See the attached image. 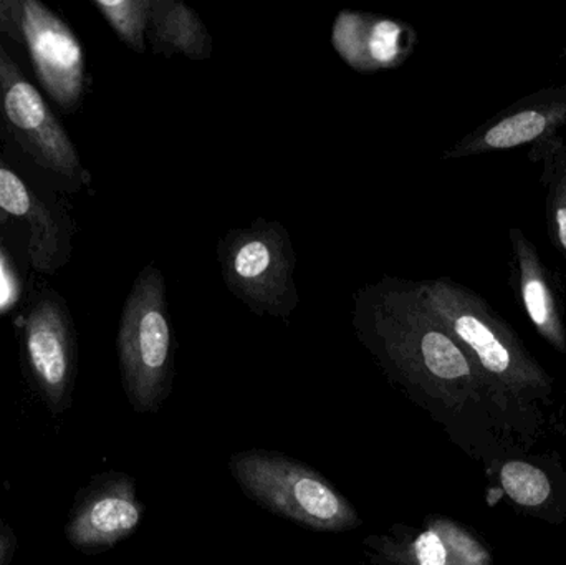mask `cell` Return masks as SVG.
<instances>
[{"label": "cell", "instance_id": "cell-18", "mask_svg": "<svg viewBox=\"0 0 566 565\" xmlns=\"http://www.w3.org/2000/svg\"><path fill=\"white\" fill-rule=\"evenodd\" d=\"M0 209L15 218L30 219L33 224L32 249L42 251L43 228H46L42 219L43 215H40L39 208L33 205L32 192L29 191L25 182L2 165H0Z\"/></svg>", "mask_w": 566, "mask_h": 565}, {"label": "cell", "instance_id": "cell-1", "mask_svg": "<svg viewBox=\"0 0 566 565\" xmlns=\"http://www.w3.org/2000/svg\"><path fill=\"white\" fill-rule=\"evenodd\" d=\"M352 324L382 374L444 423L491 391L478 364L426 307L416 281L382 278L355 294Z\"/></svg>", "mask_w": 566, "mask_h": 565}, {"label": "cell", "instance_id": "cell-6", "mask_svg": "<svg viewBox=\"0 0 566 565\" xmlns=\"http://www.w3.org/2000/svg\"><path fill=\"white\" fill-rule=\"evenodd\" d=\"M0 33L25 43L36 79L60 106L76 105L85 59L75 33L55 12L36 0H0Z\"/></svg>", "mask_w": 566, "mask_h": 565}, {"label": "cell", "instance_id": "cell-14", "mask_svg": "<svg viewBox=\"0 0 566 565\" xmlns=\"http://www.w3.org/2000/svg\"><path fill=\"white\" fill-rule=\"evenodd\" d=\"M148 32L155 53L166 56L181 53L192 60L211 56V35L198 13L186 3L151 0Z\"/></svg>", "mask_w": 566, "mask_h": 565}, {"label": "cell", "instance_id": "cell-8", "mask_svg": "<svg viewBox=\"0 0 566 565\" xmlns=\"http://www.w3.org/2000/svg\"><path fill=\"white\" fill-rule=\"evenodd\" d=\"M0 112L23 148L59 175L78 178L82 165L75 146L56 122L39 90L27 82L0 46Z\"/></svg>", "mask_w": 566, "mask_h": 565}, {"label": "cell", "instance_id": "cell-5", "mask_svg": "<svg viewBox=\"0 0 566 565\" xmlns=\"http://www.w3.org/2000/svg\"><path fill=\"white\" fill-rule=\"evenodd\" d=\"M218 259L229 292L252 312L286 321L295 311L296 258L281 222L259 219L249 228L229 231L219 241Z\"/></svg>", "mask_w": 566, "mask_h": 565}, {"label": "cell", "instance_id": "cell-10", "mask_svg": "<svg viewBox=\"0 0 566 565\" xmlns=\"http://www.w3.org/2000/svg\"><path fill=\"white\" fill-rule=\"evenodd\" d=\"M566 126V83L524 96L514 105L469 133L442 155L444 159L505 151L525 145H538L555 138Z\"/></svg>", "mask_w": 566, "mask_h": 565}, {"label": "cell", "instance_id": "cell-17", "mask_svg": "<svg viewBox=\"0 0 566 565\" xmlns=\"http://www.w3.org/2000/svg\"><path fill=\"white\" fill-rule=\"evenodd\" d=\"M502 490L518 506H542L551 498L552 483L547 474L534 464L509 461L501 470Z\"/></svg>", "mask_w": 566, "mask_h": 565}, {"label": "cell", "instance_id": "cell-15", "mask_svg": "<svg viewBox=\"0 0 566 565\" xmlns=\"http://www.w3.org/2000/svg\"><path fill=\"white\" fill-rule=\"evenodd\" d=\"M544 159L552 242L566 255V148L558 136L535 145Z\"/></svg>", "mask_w": 566, "mask_h": 565}, {"label": "cell", "instance_id": "cell-13", "mask_svg": "<svg viewBox=\"0 0 566 565\" xmlns=\"http://www.w3.org/2000/svg\"><path fill=\"white\" fill-rule=\"evenodd\" d=\"M406 32L411 30L392 20L345 12L335 22L333 43L353 69H395L409 53Z\"/></svg>", "mask_w": 566, "mask_h": 565}, {"label": "cell", "instance_id": "cell-19", "mask_svg": "<svg viewBox=\"0 0 566 565\" xmlns=\"http://www.w3.org/2000/svg\"><path fill=\"white\" fill-rule=\"evenodd\" d=\"M19 547V537L7 521L0 520V565L12 564Z\"/></svg>", "mask_w": 566, "mask_h": 565}, {"label": "cell", "instance_id": "cell-2", "mask_svg": "<svg viewBox=\"0 0 566 565\" xmlns=\"http://www.w3.org/2000/svg\"><path fill=\"white\" fill-rule=\"evenodd\" d=\"M416 289L426 307L478 364L491 394L531 398L548 391L547 372L481 295L448 278L418 281Z\"/></svg>", "mask_w": 566, "mask_h": 565}, {"label": "cell", "instance_id": "cell-3", "mask_svg": "<svg viewBox=\"0 0 566 565\" xmlns=\"http://www.w3.org/2000/svg\"><path fill=\"white\" fill-rule=\"evenodd\" d=\"M229 471L254 503L316 533H346L361 526V517L322 473L277 451L234 453Z\"/></svg>", "mask_w": 566, "mask_h": 565}, {"label": "cell", "instance_id": "cell-7", "mask_svg": "<svg viewBox=\"0 0 566 565\" xmlns=\"http://www.w3.org/2000/svg\"><path fill=\"white\" fill-rule=\"evenodd\" d=\"M145 517L136 481L122 471L93 477L76 493L65 524V537L78 553L102 554L132 537Z\"/></svg>", "mask_w": 566, "mask_h": 565}, {"label": "cell", "instance_id": "cell-9", "mask_svg": "<svg viewBox=\"0 0 566 565\" xmlns=\"http://www.w3.org/2000/svg\"><path fill=\"white\" fill-rule=\"evenodd\" d=\"M363 547L373 565H492L491 551L448 517H428L422 530L399 524Z\"/></svg>", "mask_w": 566, "mask_h": 565}, {"label": "cell", "instance_id": "cell-12", "mask_svg": "<svg viewBox=\"0 0 566 565\" xmlns=\"http://www.w3.org/2000/svg\"><path fill=\"white\" fill-rule=\"evenodd\" d=\"M509 236L515 284L524 301L525 312L537 328L538 335L552 347L566 354V327L554 281L534 242L517 228H512Z\"/></svg>", "mask_w": 566, "mask_h": 565}, {"label": "cell", "instance_id": "cell-11", "mask_svg": "<svg viewBox=\"0 0 566 565\" xmlns=\"http://www.w3.org/2000/svg\"><path fill=\"white\" fill-rule=\"evenodd\" d=\"M30 380L52 415H62L72 405L75 364L73 342L65 315L53 302H42L30 312L23 328Z\"/></svg>", "mask_w": 566, "mask_h": 565}, {"label": "cell", "instance_id": "cell-16", "mask_svg": "<svg viewBox=\"0 0 566 565\" xmlns=\"http://www.w3.org/2000/svg\"><path fill=\"white\" fill-rule=\"evenodd\" d=\"M96 9L108 20L119 39L136 52H145V33L151 15V0H95Z\"/></svg>", "mask_w": 566, "mask_h": 565}, {"label": "cell", "instance_id": "cell-4", "mask_svg": "<svg viewBox=\"0 0 566 565\" xmlns=\"http://www.w3.org/2000/svg\"><path fill=\"white\" fill-rule=\"evenodd\" d=\"M123 388L136 414H155L175 381V338L166 282L155 264L146 265L125 302L118 331Z\"/></svg>", "mask_w": 566, "mask_h": 565}]
</instances>
